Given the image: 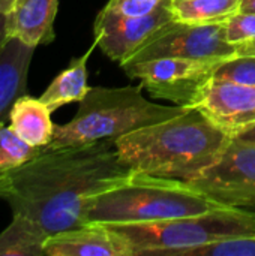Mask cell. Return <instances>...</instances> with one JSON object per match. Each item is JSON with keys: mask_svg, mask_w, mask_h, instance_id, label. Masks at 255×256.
<instances>
[{"mask_svg": "<svg viewBox=\"0 0 255 256\" xmlns=\"http://www.w3.org/2000/svg\"><path fill=\"white\" fill-rule=\"evenodd\" d=\"M186 183L224 206H254L255 144L231 138L221 156Z\"/></svg>", "mask_w": 255, "mask_h": 256, "instance_id": "52a82bcc", "label": "cell"}, {"mask_svg": "<svg viewBox=\"0 0 255 256\" xmlns=\"http://www.w3.org/2000/svg\"><path fill=\"white\" fill-rule=\"evenodd\" d=\"M162 2L164 0H108L104 8L120 15L138 16L155 10Z\"/></svg>", "mask_w": 255, "mask_h": 256, "instance_id": "7402d4cb", "label": "cell"}, {"mask_svg": "<svg viewBox=\"0 0 255 256\" xmlns=\"http://www.w3.org/2000/svg\"><path fill=\"white\" fill-rule=\"evenodd\" d=\"M42 148L21 140L8 123L0 124V174H8L36 158Z\"/></svg>", "mask_w": 255, "mask_h": 256, "instance_id": "ac0fdd59", "label": "cell"}, {"mask_svg": "<svg viewBox=\"0 0 255 256\" xmlns=\"http://www.w3.org/2000/svg\"><path fill=\"white\" fill-rule=\"evenodd\" d=\"M141 88V84L137 87H90L75 117L65 124H56L53 141L45 148L116 140L176 117L188 108L150 102L143 96Z\"/></svg>", "mask_w": 255, "mask_h": 256, "instance_id": "277c9868", "label": "cell"}, {"mask_svg": "<svg viewBox=\"0 0 255 256\" xmlns=\"http://www.w3.org/2000/svg\"><path fill=\"white\" fill-rule=\"evenodd\" d=\"M8 124L21 140L38 148L50 146L56 129L50 108L39 98H33L27 93L21 94L14 102Z\"/></svg>", "mask_w": 255, "mask_h": 256, "instance_id": "5bb4252c", "label": "cell"}, {"mask_svg": "<svg viewBox=\"0 0 255 256\" xmlns=\"http://www.w3.org/2000/svg\"><path fill=\"white\" fill-rule=\"evenodd\" d=\"M45 256H132L128 243L105 224L89 222L47 237Z\"/></svg>", "mask_w": 255, "mask_h": 256, "instance_id": "8fae6325", "label": "cell"}, {"mask_svg": "<svg viewBox=\"0 0 255 256\" xmlns=\"http://www.w3.org/2000/svg\"><path fill=\"white\" fill-rule=\"evenodd\" d=\"M3 190H5V174H0V198L3 195Z\"/></svg>", "mask_w": 255, "mask_h": 256, "instance_id": "83f0119b", "label": "cell"}, {"mask_svg": "<svg viewBox=\"0 0 255 256\" xmlns=\"http://www.w3.org/2000/svg\"><path fill=\"white\" fill-rule=\"evenodd\" d=\"M95 46H98V44L93 40L92 46L81 57L72 58L69 66L63 69L41 94L39 99L50 108L51 112L68 104H80L90 90L87 86V60Z\"/></svg>", "mask_w": 255, "mask_h": 256, "instance_id": "9a60e30c", "label": "cell"}, {"mask_svg": "<svg viewBox=\"0 0 255 256\" xmlns=\"http://www.w3.org/2000/svg\"><path fill=\"white\" fill-rule=\"evenodd\" d=\"M131 248L132 256H186L192 249L255 232V213L222 207L195 216L146 224H105Z\"/></svg>", "mask_w": 255, "mask_h": 256, "instance_id": "5b68a950", "label": "cell"}, {"mask_svg": "<svg viewBox=\"0 0 255 256\" xmlns=\"http://www.w3.org/2000/svg\"><path fill=\"white\" fill-rule=\"evenodd\" d=\"M57 9L59 0H15L6 14L8 36L35 48L51 44Z\"/></svg>", "mask_w": 255, "mask_h": 256, "instance_id": "7c38bea8", "label": "cell"}, {"mask_svg": "<svg viewBox=\"0 0 255 256\" xmlns=\"http://www.w3.org/2000/svg\"><path fill=\"white\" fill-rule=\"evenodd\" d=\"M192 106L234 138L255 124V86L210 78Z\"/></svg>", "mask_w": 255, "mask_h": 256, "instance_id": "30bf717a", "label": "cell"}, {"mask_svg": "<svg viewBox=\"0 0 255 256\" xmlns=\"http://www.w3.org/2000/svg\"><path fill=\"white\" fill-rule=\"evenodd\" d=\"M186 256H255V232L200 246Z\"/></svg>", "mask_w": 255, "mask_h": 256, "instance_id": "d6986e66", "label": "cell"}, {"mask_svg": "<svg viewBox=\"0 0 255 256\" xmlns=\"http://www.w3.org/2000/svg\"><path fill=\"white\" fill-rule=\"evenodd\" d=\"M236 56H255V39L239 45L236 50Z\"/></svg>", "mask_w": 255, "mask_h": 256, "instance_id": "603a6c76", "label": "cell"}, {"mask_svg": "<svg viewBox=\"0 0 255 256\" xmlns=\"http://www.w3.org/2000/svg\"><path fill=\"white\" fill-rule=\"evenodd\" d=\"M221 62L165 57L126 63L122 64V69L129 78L138 80L152 96L171 100L174 105L192 106L200 90L212 78Z\"/></svg>", "mask_w": 255, "mask_h": 256, "instance_id": "8992f818", "label": "cell"}, {"mask_svg": "<svg viewBox=\"0 0 255 256\" xmlns=\"http://www.w3.org/2000/svg\"><path fill=\"white\" fill-rule=\"evenodd\" d=\"M174 21L186 24H221L240 9V0H171Z\"/></svg>", "mask_w": 255, "mask_h": 256, "instance_id": "e0dca14e", "label": "cell"}, {"mask_svg": "<svg viewBox=\"0 0 255 256\" xmlns=\"http://www.w3.org/2000/svg\"><path fill=\"white\" fill-rule=\"evenodd\" d=\"M9 39L8 32H6V14H0V50Z\"/></svg>", "mask_w": 255, "mask_h": 256, "instance_id": "d4e9b609", "label": "cell"}, {"mask_svg": "<svg viewBox=\"0 0 255 256\" xmlns=\"http://www.w3.org/2000/svg\"><path fill=\"white\" fill-rule=\"evenodd\" d=\"M224 206L183 180L129 171L86 204L84 224H146L203 214Z\"/></svg>", "mask_w": 255, "mask_h": 256, "instance_id": "3957f363", "label": "cell"}, {"mask_svg": "<svg viewBox=\"0 0 255 256\" xmlns=\"http://www.w3.org/2000/svg\"><path fill=\"white\" fill-rule=\"evenodd\" d=\"M236 140H240V141H246V142H254L255 144V124L249 126L248 129H245L243 132H240L237 136H234Z\"/></svg>", "mask_w": 255, "mask_h": 256, "instance_id": "cb8c5ba5", "label": "cell"}, {"mask_svg": "<svg viewBox=\"0 0 255 256\" xmlns=\"http://www.w3.org/2000/svg\"><path fill=\"white\" fill-rule=\"evenodd\" d=\"M15 0H0V14H8L14 6Z\"/></svg>", "mask_w": 255, "mask_h": 256, "instance_id": "4316f807", "label": "cell"}, {"mask_svg": "<svg viewBox=\"0 0 255 256\" xmlns=\"http://www.w3.org/2000/svg\"><path fill=\"white\" fill-rule=\"evenodd\" d=\"M231 141L200 110L116 138L120 162L131 171L188 182L210 166Z\"/></svg>", "mask_w": 255, "mask_h": 256, "instance_id": "7a4b0ae2", "label": "cell"}, {"mask_svg": "<svg viewBox=\"0 0 255 256\" xmlns=\"http://www.w3.org/2000/svg\"><path fill=\"white\" fill-rule=\"evenodd\" d=\"M45 232L21 214H12V222L0 232V256H45Z\"/></svg>", "mask_w": 255, "mask_h": 256, "instance_id": "2e32d148", "label": "cell"}, {"mask_svg": "<svg viewBox=\"0 0 255 256\" xmlns=\"http://www.w3.org/2000/svg\"><path fill=\"white\" fill-rule=\"evenodd\" d=\"M35 46L9 38L0 50V124L9 118L14 102L27 92V74Z\"/></svg>", "mask_w": 255, "mask_h": 256, "instance_id": "4fadbf2b", "label": "cell"}, {"mask_svg": "<svg viewBox=\"0 0 255 256\" xmlns=\"http://www.w3.org/2000/svg\"><path fill=\"white\" fill-rule=\"evenodd\" d=\"M170 2L164 0L155 10L138 16L120 15L104 8L95 20V42L107 57L123 64L158 30L174 21Z\"/></svg>", "mask_w": 255, "mask_h": 256, "instance_id": "9c48e42d", "label": "cell"}, {"mask_svg": "<svg viewBox=\"0 0 255 256\" xmlns=\"http://www.w3.org/2000/svg\"><path fill=\"white\" fill-rule=\"evenodd\" d=\"M237 46L225 39L224 24H186L171 21L158 30L126 63L155 58L225 60L236 56ZM122 66V64H120Z\"/></svg>", "mask_w": 255, "mask_h": 256, "instance_id": "ba28073f", "label": "cell"}, {"mask_svg": "<svg viewBox=\"0 0 255 256\" xmlns=\"http://www.w3.org/2000/svg\"><path fill=\"white\" fill-rule=\"evenodd\" d=\"M212 78L243 86H255V56H234L222 60L215 68Z\"/></svg>", "mask_w": 255, "mask_h": 256, "instance_id": "ffe728a7", "label": "cell"}, {"mask_svg": "<svg viewBox=\"0 0 255 256\" xmlns=\"http://www.w3.org/2000/svg\"><path fill=\"white\" fill-rule=\"evenodd\" d=\"M129 171L119 159L116 140L42 148L5 174L2 198L12 214L27 218L50 237L84 225L87 201Z\"/></svg>", "mask_w": 255, "mask_h": 256, "instance_id": "6da1fadb", "label": "cell"}, {"mask_svg": "<svg viewBox=\"0 0 255 256\" xmlns=\"http://www.w3.org/2000/svg\"><path fill=\"white\" fill-rule=\"evenodd\" d=\"M239 12H251L255 14V0H240Z\"/></svg>", "mask_w": 255, "mask_h": 256, "instance_id": "484cf974", "label": "cell"}, {"mask_svg": "<svg viewBox=\"0 0 255 256\" xmlns=\"http://www.w3.org/2000/svg\"><path fill=\"white\" fill-rule=\"evenodd\" d=\"M222 24L225 39L234 46H239L248 40L255 39V14L237 12Z\"/></svg>", "mask_w": 255, "mask_h": 256, "instance_id": "44dd1931", "label": "cell"}]
</instances>
